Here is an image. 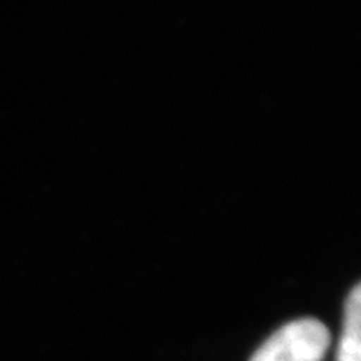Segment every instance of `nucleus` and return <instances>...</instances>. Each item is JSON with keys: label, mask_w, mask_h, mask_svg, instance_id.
I'll list each match as a JSON object with an SVG mask.
<instances>
[{"label": "nucleus", "mask_w": 361, "mask_h": 361, "mask_svg": "<svg viewBox=\"0 0 361 361\" xmlns=\"http://www.w3.org/2000/svg\"><path fill=\"white\" fill-rule=\"evenodd\" d=\"M361 286L355 284L345 308V323L340 343H338L336 361H361Z\"/></svg>", "instance_id": "nucleus-2"}, {"label": "nucleus", "mask_w": 361, "mask_h": 361, "mask_svg": "<svg viewBox=\"0 0 361 361\" xmlns=\"http://www.w3.org/2000/svg\"><path fill=\"white\" fill-rule=\"evenodd\" d=\"M329 343V329L319 319L301 318L274 331L250 361H322Z\"/></svg>", "instance_id": "nucleus-1"}]
</instances>
